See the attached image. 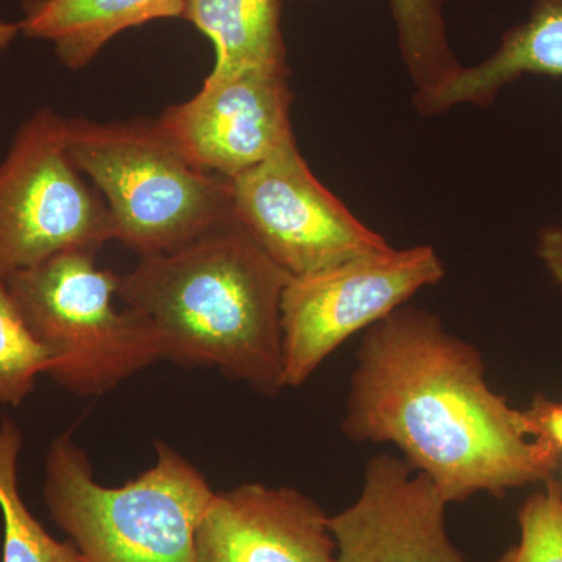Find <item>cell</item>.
Segmentation results:
<instances>
[{
    "label": "cell",
    "mask_w": 562,
    "mask_h": 562,
    "mask_svg": "<svg viewBox=\"0 0 562 562\" xmlns=\"http://www.w3.org/2000/svg\"><path fill=\"white\" fill-rule=\"evenodd\" d=\"M342 431L394 443L446 502L546 483L561 454L486 382L482 353L427 310L401 306L364 333Z\"/></svg>",
    "instance_id": "6da1fadb"
},
{
    "label": "cell",
    "mask_w": 562,
    "mask_h": 562,
    "mask_svg": "<svg viewBox=\"0 0 562 562\" xmlns=\"http://www.w3.org/2000/svg\"><path fill=\"white\" fill-rule=\"evenodd\" d=\"M291 276L236 217L140 257L117 299L157 331L162 360L209 366L276 397L284 390L281 295Z\"/></svg>",
    "instance_id": "7a4b0ae2"
},
{
    "label": "cell",
    "mask_w": 562,
    "mask_h": 562,
    "mask_svg": "<svg viewBox=\"0 0 562 562\" xmlns=\"http://www.w3.org/2000/svg\"><path fill=\"white\" fill-rule=\"evenodd\" d=\"M150 469L122 486L99 483L69 432L52 441L44 502L83 562H195V532L213 497L183 454L157 442Z\"/></svg>",
    "instance_id": "3957f363"
},
{
    "label": "cell",
    "mask_w": 562,
    "mask_h": 562,
    "mask_svg": "<svg viewBox=\"0 0 562 562\" xmlns=\"http://www.w3.org/2000/svg\"><path fill=\"white\" fill-rule=\"evenodd\" d=\"M74 166L95 184L117 241L140 257L179 249L233 214L231 181L194 168L155 121L66 120Z\"/></svg>",
    "instance_id": "277c9868"
},
{
    "label": "cell",
    "mask_w": 562,
    "mask_h": 562,
    "mask_svg": "<svg viewBox=\"0 0 562 562\" xmlns=\"http://www.w3.org/2000/svg\"><path fill=\"white\" fill-rule=\"evenodd\" d=\"M120 281L83 250L55 255L3 281L25 324L54 355L49 375L76 394H105L162 360L149 322L114 305Z\"/></svg>",
    "instance_id": "5b68a950"
},
{
    "label": "cell",
    "mask_w": 562,
    "mask_h": 562,
    "mask_svg": "<svg viewBox=\"0 0 562 562\" xmlns=\"http://www.w3.org/2000/svg\"><path fill=\"white\" fill-rule=\"evenodd\" d=\"M65 122L50 110L33 114L0 162V281L116 239L109 206L70 160Z\"/></svg>",
    "instance_id": "8992f818"
},
{
    "label": "cell",
    "mask_w": 562,
    "mask_h": 562,
    "mask_svg": "<svg viewBox=\"0 0 562 562\" xmlns=\"http://www.w3.org/2000/svg\"><path fill=\"white\" fill-rule=\"evenodd\" d=\"M430 246L391 249L291 277L281 295L284 387H299L350 336L443 279Z\"/></svg>",
    "instance_id": "52a82bcc"
},
{
    "label": "cell",
    "mask_w": 562,
    "mask_h": 562,
    "mask_svg": "<svg viewBox=\"0 0 562 562\" xmlns=\"http://www.w3.org/2000/svg\"><path fill=\"white\" fill-rule=\"evenodd\" d=\"M228 181L236 220L291 277L391 249L316 179L295 139Z\"/></svg>",
    "instance_id": "ba28073f"
},
{
    "label": "cell",
    "mask_w": 562,
    "mask_h": 562,
    "mask_svg": "<svg viewBox=\"0 0 562 562\" xmlns=\"http://www.w3.org/2000/svg\"><path fill=\"white\" fill-rule=\"evenodd\" d=\"M290 74L268 68L206 77L194 98L169 106L155 122L194 168L233 179L295 139Z\"/></svg>",
    "instance_id": "9c48e42d"
},
{
    "label": "cell",
    "mask_w": 562,
    "mask_h": 562,
    "mask_svg": "<svg viewBox=\"0 0 562 562\" xmlns=\"http://www.w3.org/2000/svg\"><path fill=\"white\" fill-rule=\"evenodd\" d=\"M449 503L403 458L379 454L366 468L360 497L328 517L335 562H472L450 541Z\"/></svg>",
    "instance_id": "30bf717a"
},
{
    "label": "cell",
    "mask_w": 562,
    "mask_h": 562,
    "mask_svg": "<svg viewBox=\"0 0 562 562\" xmlns=\"http://www.w3.org/2000/svg\"><path fill=\"white\" fill-rule=\"evenodd\" d=\"M328 517L294 487L214 492L195 532V562H335Z\"/></svg>",
    "instance_id": "8fae6325"
},
{
    "label": "cell",
    "mask_w": 562,
    "mask_h": 562,
    "mask_svg": "<svg viewBox=\"0 0 562 562\" xmlns=\"http://www.w3.org/2000/svg\"><path fill=\"white\" fill-rule=\"evenodd\" d=\"M524 76L562 77V0H531L527 20L503 33L491 57L471 68L461 66L417 110L438 114L458 105L487 106Z\"/></svg>",
    "instance_id": "7c38bea8"
},
{
    "label": "cell",
    "mask_w": 562,
    "mask_h": 562,
    "mask_svg": "<svg viewBox=\"0 0 562 562\" xmlns=\"http://www.w3.org/2000/svg\"><path fill=\"white\" fill-rule=\"evenodd\" d=\"M184 0H25L21 33L49 41L63 65H90L111 40L147 22L183 14Z\"/></svg>",
    "instance_id": "4fadbf2b"
},
{
    "label": "cell",
    "mask_w": 562,
    "mask_h": 562,
    "mask_svg": "<svg viewBox=\"0 0 562 562\" xmlns=\"http://www.w3.org/2000/svg\"><path fill=\"white\" fill-rule=\"evenodd\" d=\"M181 18L213 43L216 61L210 79L290 68L280 0H184Z\"/></svg>",
    "instance_id": "5bb4252c"
},
{
    "label": "cell",
    "mask_w": 562,
    "mask_h": 562,
    "mask_svg": "<svg viewBox=\"0 0 562 562\" xmlns=\"http://www.w3.org/2000/svg\"><path fill=\"white\" fill-rule=\"evenodd\" d=\"M398 50L416 88L414 103L430 99L461 65L447 35L443 0H391Z\"/></svg>",
    "instance_id": "9a60e30c"
},
{
    "label": "cell",
    "mask_w": 562,
    "mask_h": 562,
    "mask_svg": "<svg viewBox=\"0 0 562 562\" xmlns=\"http://www.w3.org/2000/svg\"><path fill=\"white\" fill-rule=\"evenodd\" d=\"M22 435L14 422L0 424V513L2 562H83L74 543L61 542L29 512L18 483Z\"/></svg>",
    "instance_id": "2e32d148"
},
{
    "label": "cell",
    "mask_w": 562,
    "mask_h": 562,
    "mask_svg": "<svg viewBox=\"0 0 562 562\" xmlns=\"http://www.w3.org/2000/svg\"><path fill=\"white\" fill-rule=\"evenodd\" d=\"M54 366V355L33 335L0 281V403L21 405L41 373L49 375Z\"/></svg>",
    "instance_id": "e0dca14e"
},
{
    "label": "cell",
    "mask_w": 562,
    "mask_h": 562,
    "mask_svg": "<svg viewBox=\"0 0 562 562\" xmlns=\"http://www.w3.org/2000/svg\"><path fill=\"white\" fill-rule=\"evenodd\" d=\"M520 539L495 562H562V483H542L517 512Z\"/></svg>",
    "instance_id": "ac0fdd59"
},
{
    "label": "cell",
    "mask_w": 562,
    "mask_h": 562,
    "mask_svg": "<svg viewBox=\"0 0 562 562\" xmlns=\"http://www.w3.org/2000/svg\"><path fill=\"white\" fill-rule=\"evenodd\" d=\"M528 413L535 420L536 430L554 443L562 460V398L552 401L538 395L528 408Z\"/></svg>",
    "instance_id": "d6986e66"
},
{
    "label": "cell",
    "mask_w": 562,
    "mask_h": 562,
    "mask_svg": "<svg viewBox=\"0 0 562 562\" xmlns=\"http://www.w3.org/2000/svg\"><path fill=\"white\" fill-rule=\"evenodd\" d=\"M538 255L550 276L562 286V224L539 233Z\"/></svg>",
    "instance_id": "ffe728a7"
},
{
    "label": "cell",
    "mask_w": 562,
    "mask_h": 562,
    "mask_svg": "<svg viewBox=\"0 0 562 562\" xmlns=\"http://www.w3.org/2000/svg\"><path fill=\"white\" fill-rule=\"evenodd\" d=\"M20 33V22L3 21L0 18V52L5 50Z\"/></svg>",
    "instance_id": "44dd1931"
}]
</instances>
